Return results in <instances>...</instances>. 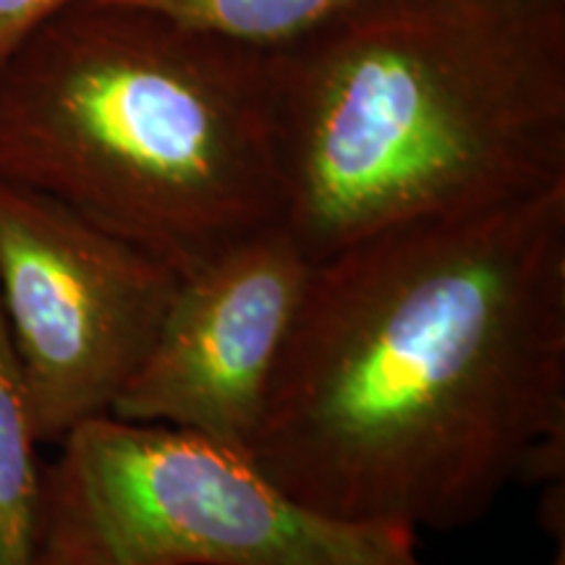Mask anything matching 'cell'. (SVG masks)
Masks as SVG:
<instances>
[{
	"instance_id": "8",
	"label": "cell",
	"mask_w": 565,
	"mask_h": 565,
	"mask_svg": "<svg viewBox=\"0 0 565 565\" xmlns=\"http://www.w3.org/2000/svg\"><path fill=\"white\" fill-rule=\"evenodd\" d=\"M166 13L194 30L273 51L309 34L362 0H113Z\"/></svg>"
},
{
	"instance_id": "6",
	"label": "cell",
	"mask_w": 565,
	"mask_h": 565,
	"mask_svg": "<svg viewBox=\"0 0 565 565\" xmlns=\"http://www.w3.org/2000/svg\"><path fill=\"white\" fill-rule=\"evenodd\" d=\"M315 267L275 225L181 278L110 416L200 435L252 458Z\"/></svg>"
},
{
	"instance_id": "4",
	"label": "cell",
	"mask_w": 565,
	"mask_h": 565,
	"mask_svg": "<svg viewBox=\"0 0 565 565\" xmlns=\"http://www.w3.org/2000/svg\"><path fill=\"white\" fill-rule=\"evenodd\" d=\"M34 565H429L414 532L317 513L200 435L97 416L42 471Z\"/></svg>"
},
{
	"instance_id": "1",
	"label": "cell",
	"mask_w": 565,
	"mask_h": 565,
	"mask_svg": "<svg viewBox=\"0 0 565 565\" xmlns=\"http://www.w3.org/2000/svg\"><path fill=\"white\" fill-rule=\"evenodd\" d=\"M252 463L317 513L414 534L563 484L565 186L317 263Z\"/></svg>"
},
{
	"instance_id": "2",
	"label": "cell",
	"mask_w": 565,
	"mask_h": 565,
	"mask_svg": "<svg viewBox=\"0 0 565 565\" xmlns=\"http://www.w3.org/2000/svg\"><path fill=\"white\" fill-rule=\"evenodd\" d=\"M267 61L312 263L565 186V0H362Z\"/></svg>"
},
{
	"instance_id": "9",
	"label": "cell",
	"mask_w": 565,
	"mask_h": 565,
	"mask_svg": "<svg viewBox=\"0 0 565 565\" xmlns=\"http://www.w3.org/2000/svg\"><path fill=\"white\" fill-rule=\"evenodd\" d=\"M82 0H0V63L45 21Z\"/></svg>"
},
{
	"instance_id": "3",
	"label": "cell",
	"mask_w": 565,
	"mask_h": 565,
	"mask_svg": "<svg viewBox=\"0 0 565 565\" xmlns=\"http://www.w3.org/2000/svg\"><path fill=\"white\" fill-rule=\"evenodd\" d=\"M0 181L181 278L282 225L267 51L82 0L0 63Z\"/></svg>"
},
{
	"instance_id": "10",
	"label": "cell",
	"mask_w": 565,
	"mask_h": 565,
	"mask_svg": "<svg viewBox=\"0 0 565 565\" xmlns=\"http://www.w3.org/2000/svg\"><path fill=\"white\" fill-rule=\"evenodd\" d=\"M550 565H565V536H563V540H557L555 557H553V561H550Z\"/></svg>"
},
{
	"instance_id": "7",
	"label": "cell",
	"mask_w": 565,
	"mask_h": 565,
	"mask_svg": "<svg viewBox=\"0 0 565 565\" xmlns=\"http://www.w3.org/2000/svg\"><path fill=\"white\" fill-rule=\"evenodd\" d=\"M17 351L0 307V565H34L42 471Z\"/></svg>"
},
{
	"instance_id": "5",
	"label": "cell",
	"mask_w": 565,
	"mask_h": 565,
	"mask_svg": "<svg viewBox=\"0 0 565 565\" xmlns=\"http://www.w3.org/2000/svg\"><path fill=\"white\" fill-rule=\"evenodd\" d=\"M179 282L150 252L0 181V307L40 443L110 414Z\"/></svg>"
}]
</instances>
